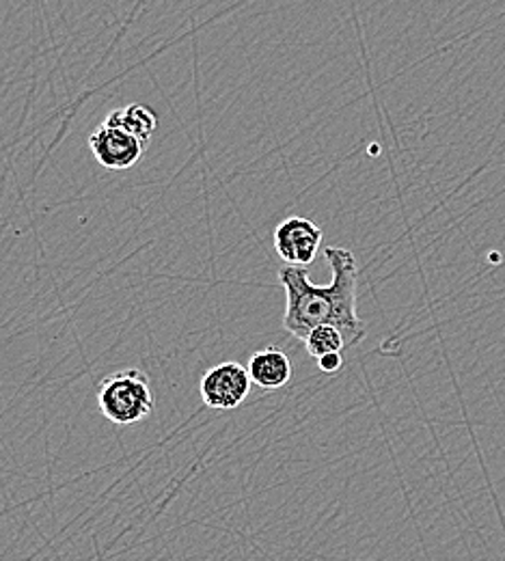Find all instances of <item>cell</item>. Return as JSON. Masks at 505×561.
Listing matches in <instances>:
<instances>
[{"mask_svg":"<svg viewBox=\"0 0 505 561\" xmlns=\"http://www.w3.org/2000/svg\"><path fill=\"white\" fill-rule=\"evenodd\" d=\"M100 413L117 425H137L153 413L156 398L147 374L124 369L106 376L97 387Z\"/></svg>","mask_w":505,"mask_h":561,"instance_id":"cell-2","label":"cell"},{"mask_svg":"<svg viewBox=\"0 0 505 561\" xmlns=\"http://www.w3.org/2000/svg\"><path fill=\"white\" fill-rule=\"evenodd\" d=\"M89 147L95 160L111 171H124L135 167L144 156L145 145L137 137L128 135L122 128L102 124L91 137Z\"/></svg>","mask_w":505,"mask_h":561,"instance_id":"cell-5","label":"cell"},{"mask_svg":"<svg viewBox=\"0 0 505 561\" xmlns=\"http://www.w3.org/2000/svg\"><path fill=\"white\" fill-rule=\"evenodd\" d=\"M104 124L122 128L147 145L158 128V117L147 104H130L126 108L113 111Z\"/></svg>","mask_w":505,"mask_h":561,"instance_id":"cell-7","label":"cell"},{"mask_svg":"<svg viewBox=\"0 0 505 561\" xmlns=\"http://www.w3.org/2000/svg\"><path fill=\"white\" fill-rule=\"evenodd\" d=\"M246 369L251 374L253 385H257L260 389H266V391L286 387L294 374L288 354L275 346L255 352L251 356Z\"/></svg>","mask_w":505,"mask_h":561,"instance_id":"cell-6","label":"cell"},{"mask_svg":"<svg viewBox=\"0 0 505 561\" xmlns=\"http://www.w3.org/2000/svg\"><path fill=\"white\" fill-rule=\"evenodd\" d=\"M318 365H320V369H322V371H326V374H335V371H340V369H342V365H344V356H342V354H326V356L318 358Z\"/></svg>","mask_w":505,"mask_h":561,"instance_id":"cell-9","label":"cell"},{"mask_svg":"<svg viewBox=\"0 0 505 561\" xmlns=\"http://www.w3.org/2000/svg\"><path fill=\"white\" fill-rule=\"evenodd\" d=\"M251 387H253V380L249 369L236 360H227L210 367L202 376L199 393L208 409L231 411L244 404V400L251 393Z\"/></svg>","mask_w":505,"mask_h":561,"instance_id":"cell-3","label":"cell"},{"mask_svg":"<svg viewBox=\"0 0 505 561\" xmlns=\"http://www.w3.org/2000/svg\"><path fill=\"white\" fill-rule=\"evenodd\" d=\"M324 260L333 268L331 285H313L307 268L284 266L279 271L286 289L284 329L305 342L315 327L329 324L344 335L346 348H353L365 337V324L357 313V257L348 249L326 247Z\"/></svg>","mask_w":505,"mask_h":561,"instance_id":"cell-1","label":"cell"},{"mask_svg":"<svg viewBox=\"0 0 505 561\" xmlns=\"http://www.w3.org/2000/svg\"><path fill=\"white\" fill-rule=\"evenodd\" d=\"M322 229L305 218V216H288L275 229V251L286 262V266L309 268L322 247Z\"/></svg>","mask_w":505,"mask_h":561,"instance_id":"cell-4","label":"cell"},{"mask_svg":"<svg viewBox=\"0 0 505 561\" xmlns=\"http://www.w3.org/2000/svg\"><path fill=\"white\" fill-rule=\"evenodd\" d=\"M305 348L309 352V356H313L318 360L326 354H342L346 351V340L335 327L324 324V327H315L305 337Z\"/></svg>","mask_w":505,"mask_h":561,"instance_id":"cell-8","label":"cell"}]
</instances>
